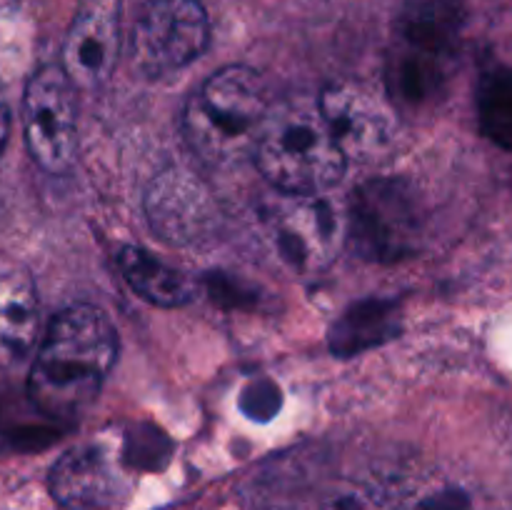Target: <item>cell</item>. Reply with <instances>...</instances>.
<instances>
[{"instance_id": "obj_1", "label": "cell", "mask_w": 512, "mask_h": 510, "mask_svg": "<svg viewBox=\"0 0 512 510\" xmlns=\"http://www.w3.org/2000/svg\"><path fill=\"white\" fill-rule=\"evenodd\" d=\"M118 355V335L100 308L70 305L50 320L28 375V400L50 420L90 408Z\"/></svg>"}, {"instance_id": "obj_2", "label": "cell", "mask_w": 512, "mask_h": 510, "mask_svg": "<svg viewBox=\"0 0 512 510\" xmlns=\"http://www.w3.org/2000/svg\"><path fill=\"white\" fill-rule=\"evenodd\" d=\"M255 163L275 190L303 198H318L338 185L348 168L320 100L305 95L270 105L255 145Z\"/></svg>"}, {"instance_id": "obj_3", "label": "cell", "mask_w": 512, "mask_h": 510, "mask_svg": "<svg viewBox=\"0 0 512 510\" xmlns=\"http://www.w3.org/2000/svg\"><path fill=\"white\" fill-rule=\"evenodd\" d=\"M460 28L463 13L455 0H410L405 5L385 70L390 103L418 113L443 98L458 58Z\"/></svg>"}, {"instance_id": "obj_4", "label": "cell", "mask_w": 512, "mask_h": 510, "mask_svg": "<svg viewBox=\"0 0 512 510\" xmlns=\"http://www.w3.org/2000/svg\"><path fill=\"white\" fill-rule=\"evenodd\" d=\"M268 113L263 78L245 65H228L190 95L183 110V135L203 163L228 168L255 155Z\"/></svg>"}, {"instance_id": "obj_5", "label": "cell", "mask_w": 512, "mask_h": 510, "mask_svg": "<svg viewBox=\"0 0 512 510\" xmlns=\"http://www.w3.org/2000/svg\"><path fill=\"white\" fill-rule=\"evenodd\" d=\"M345 235L350 248L373 263H395L418 253L423 238L418 193L400 178L365 180L350 198Z\"/></svg>"}, {"instance_id": "obj_6", "label": "cell", "mask_w": 512, "mask_h": 510, "mask_svg": "<svg viewBox=\"0 0 512 510\" xmlns=\"http://www.w3.org/2000/svg\"><path fill=\"white\" fill-rule=\"evenodd\" d=\"M75 90L60 65H43L25 85V145L38 168L50 175L68 173L78 155Z\"/></svg>"}, {"instance_id": "obj_7", "label": "cell", "mask_w": 512, "mask_h": 510, "mask_svg": "<svg viewBox=\"0 0 512 510\" xmlns=\"http://www.w3.org/2000/svg\"><path fill=\"white\" fill-rule=\"evenodd\" d=\"M210 40L208 13L198 0H148L133 25V63L165 75L193 63Z\"/></svg>"}, {"instance_id": "obj_8", "label": "cell", "mask_w": 512, "mask_h": 510, "mask_svg": "<svg viewBox=\"0 0 512 510\" xmlns=\"http://www.w3.org/2000/svg\"><path fill=\"white\" fill-rule=\"evenodd\" d=\"M318 100L348 163H368L393 148L398 120L388 95H380L370 85L335 83Z\"/></svg>"}, {"instance_id": "obj_9", "label": "cell", "mask_w": 512, "mask_h": 510, "mask_svg": "<svg viewBox=\"0 0 512 510\" xmlns=\"http://www.w3.org/2000/svg\"><path fill=\"white\" fill-rule=\"evenodd\" d=\"M265 233L280 258L300 273H315L335 258L340 225L320 198L278 195L263 213Z\"/></svg>"}, {"instance_id": "obj_10", "label": "cell", "mask_w": 512, "mask_h": 510, "mask_svg": "<svg viewBox=\"0 0 512 510\" xmlns=\"http://www.w3.org/2000/svg\"><path fill=\"white\" fill-rule=\"evenodd\" d=\"M148 223L173 245H188L210 233L215 223V203L203 180L188 170H165L150 183L145 195Z\"/></svg>"}, {"instance_id": "obj_11", "label": "cell", "mask_w": 512, "mask_h": 510, "mask_svg": "<svg viewBox=\"0 0 512 510\" xmlns=\"http://www.w3.org/2000/svg\"><path fill=\"white\" fill-rule=\"evenodd\" d=\"M48 488L65 510H105L120 503L125 480L108 448L85 443L60 455L50 468Z\"/></svg>"}, {"instance_id": "obj_12", "label": "cell", "mask_w": 512, "mask_h": 510, "mask_svg": "<svg viewBox=\"0 0 512 510\" xmlns=\"http://www.w3.org/2000/svg\"><path fill=\"white\" fill-rule=\"evenodd\" d=\"M118 58V20L105 0L83 5L63 43L60 68L75 88L95 90L110 78Z\"/></svg>"}, {"instance_id": "obj_13", "label": "cell", "mask_w": 512, "mask_h": 510, "mask_svg": "<svg viewBox=\"0 0 512 510\" xmlns=\"http://www.w3.org/2000/svg\"><path fill=\"white\" fill-rule=\"evenodd\" d=\"M40 328V303L25 270L0 265V370L13 368L33 350Z\"/></svg>"}, {"instance_id": "obj_14", "label": "cell", "mask_w": 512, "mask_h": 510, "mask_svg": "<svg viewBox=\"0 0 512 510\" xmlns=\"http://www.w3.org/2000/svg\"><path fill=\"white\" fill-rule=\"evenodd\" d=\"M400 333V313L395 300L370 298L350 305L333 323L328 333L330 350L340 358H350L375 345L388 343Z\"/></svg>"}, {"instance_id": "obj_15", "label": "cell", "mask_w": 512, "mask_h": 510, "mask_svg": "<svg viewBox=\"0 0 512 510\" xmlns=\"http://www.w3.org/2000/svg\"><path fill=\"white\" fill-rule=\"evenodd\" d=\"M118 268L123 273L125 283L135 290L148 303L160 308H178L193 300L195 283L180 270L170 268L163 260L153 258L148 250L125 245L115 255Z\"/></svg>"}, {"instance_id": "obj_16", "label": "cell", "mask_w": 512, "mask_h": 510, "mask_svg": "<svg viewBox=\"0 0 512 510\" xmlns=\"http://www.w3.org/2000/svg\"><path fill=\"white\" fill-rule=\"evenodd\" d=\"M480 130L512 153V70L485 75L478 93Z\"/></svg>"}, {"instance_id": "obj_17", "label": "cell", "mask_w": 512, "mask_h": 510, "mask_svg": "<svg viewBox=\"0 0 512 510\" xmlns=\"http://www.w3.org/2000/svg\"><path fill=\"white\" fill-rule=\"evenodd\" d=\"M320 510H393L378 493L363 485L345 483L325 495Z\"/></svg>"}, {"instance_id": "obj_18", "label": "cell", "mask_w": 512, "mask_h": 510, "mask_svg": "<svg viewBox=\"0 0 512 510\" xmlns=\"http://www.w3.org/2000/svg\"><path fill=\"white\" fill-rule=\"evenodd\" d=\"M280 390L278 385L270 383V380H255L248 388L243 390V398H240V408L245 410L248 418L255 420H270L280 410Z\"/></svg>"}, {"instance_id": "obj_19", "label": "cell", "mask_w": 512, "mask_h": 510, "mask_svg": "<svg viewBox=\"0 0 512 510\" xmlns=\"http://www.w3.org/2000/svg\"><path fill=\"white\" fill-rule=\"evenodd\" d=\"M8 130H10V113H8V103L0 95V150H3L5 140H8Z\"/></svg>"}]
</instances>
